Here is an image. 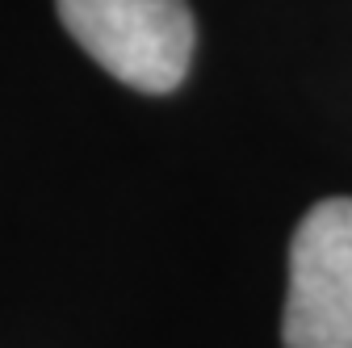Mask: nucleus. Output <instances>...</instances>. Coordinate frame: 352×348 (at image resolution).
I'll return each instance as SVG.
<instances>
[{"mask_svg": "<svg viewBox=\"0 0 352 348\" xmlns=\"http://www.w3.org/2000/svg\"><path fill=\"white\" fill-rule=\"evenodd\" d=\"M55 9L80 47L139 93H172L193 63L185 0H55Z\"/></svg>", "mask_w": 352, "mask_h": 348, "instance_id": "1", "label": "nucleus"}, {"mask_svg": "<svg viewBox=\"0 0 352 348\" xmlns=\"http://www.w3.org/2000/svg\"><path fill=\"white\" fill-rule=\"evenodd\" d=\"M285 348H352V197L319 202L289 243Z\"/></svg>", "mask_w": 352, "mask_h": 348, "instance_id": "2", "label": "nucleus"}]
</instances>
